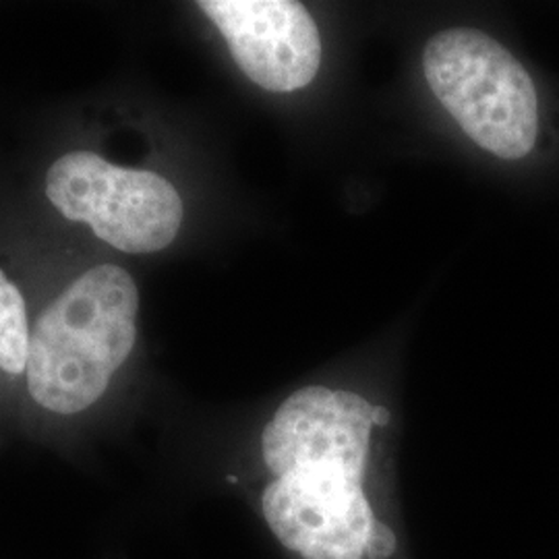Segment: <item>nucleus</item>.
<instances>
[{
    "instance_id": "1",
    "label": "nucleus",
    "mask_w": 559,
    "mask_h": 559,
    "mask_svg": "<svg viewBox=\"0 0 559 559\" xmlns=\"http://www.w3.org/2000/svg\"><path fill=\"white\" fill-rule=\"evenodd\" d=\"M140 293L131 274L104 263L73 280L36 321L25 390L34 406L78 417L110 390L138 338Z\"/></svg>"
},
{
    "instance_id": "2",
    "label": "nucleus",
    "mask_w": 559,
    "mask_h": 559,
    "mask_svg": "<svg viewBox=\"0 0 559 559\" xmlns=\"http://www.w3.org/2000/svg\"><path fill=\"white\" fill-rule=\"evenodd\" d=\"M433 96L485 152L531 158L543 135V106L531 71L501 41L471 27L433 36L423 55Z\"/></svg>"
},
{
    "instance_id": "3",
    "label": "nucleus",
    "mask_w": 559,
    "mask_h": 559,
    "mask_svg": "<svg viewBox=\"0 0 559 559\" xmlns=\"http://www.w3.org/2000/svg\"><path fill=\"white\" fill-rule=\"evenodd\" d=\"M46 195L122 253H156L179 235L182 201L156 173L122 168L94 152H69L48 168Z\"/></svg>"
},
{
    "instance_id": "4",
    "label": "nucleus",
    "mask_w": 559,
    "mask_h": 559,
    "mask_svg": "<svg viewBox=\"0 0 559 559\" xmlns=\"http://www.w3.org/2000/svg\"><path fill=\"white\" fill-rule=\"evenodd\" d=\"M365 460H302L280 473L263 496L270 531L305 559H362L376 520L362 491Z\"/></svg>"
},
{
    "instance_id": "5",
    "label": "nucleus",
    "mask_w": 559,
    "mask_h": 559,
    "mask_svg": "<svg viewBox=\"0 0 559 559\" xmlns=\"http://www.w3.org/2000/svg\"><path fill=\"white\" fill-rule=\"evenodd\" d=\"M240 71L267 92L307 87L321 64V38L309 11L293 0H201Z\"/></svg>"
},
{
    "instance_id": "6",
    "label": "nucleus",
    "mask_w": 559,
    "mask_h": 559,
    "mask_svg": "<svg viewBox=\"0 0 559 559\" xmlns=\"http://www.w3.org/2000/svg\"><path fill=\"white\" fill-rule=\"evenodd\" d=\"M390 411L359 394L309 385L276 411L261 436L265 466L278 477L302 460H367L373 425H388Z\"/></svg>"
},
{
    "instance_id": "7",
    "label": "nucleus",
    "mask_w": 559,
    "mask_h": 559,
    "mask_svg": "<svg viewBox=\"0 0 559 559\" xmlns=\"http://www.w3.org/2000/svg\"><path fill=\"white\" fill-rule=\"evenodd\" d=\"M29 323L20 288L0 270V371L7 378H23L29 355Z\"/></svg>"
},
{
    "instance_id": "8",
    "label": "nucleus",
    "mask_w": 559,
    "mask_h": 559,
    "mask_svg": "<svg viewBox=\"0 0 559 559\" xmlns=\"http://www.w3.org/2000/svg\"><path fill=\"white\" fill-rule=\"evenodd\" d=\"M394 551H396V535L388 524H383L378 519L373 520L365 543V556L371 559H385L390 558Z\"/></svg>"
}]
</instances>
